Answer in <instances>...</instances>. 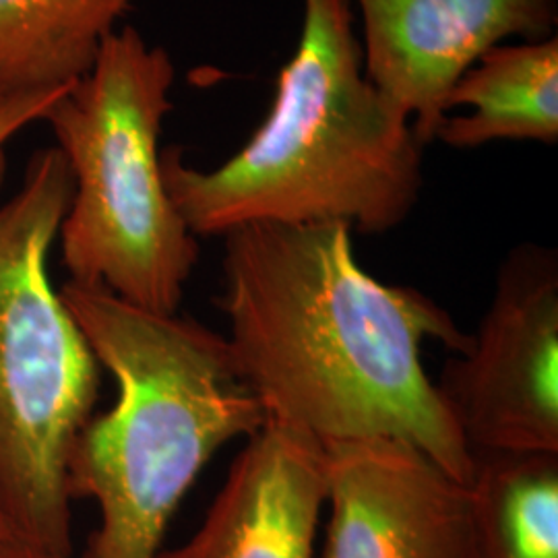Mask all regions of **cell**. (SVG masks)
Segmentation results:
<instances>
[{
	"label": "cell",
	"mask_w": 558,
	"mask_h": 558,
	"mask_svg": "<svg viewBox=\"0 0 558 558\" xmlns=\"http://www.w3.org/2000/svg\"><path fill=\"white\" fill-rule=\"evenodd\" d=\"M174 80L170 54L122 27L44 119L75 184L59 232L69 281L168 315L179 313L199 259L197 236L161 172V124L172 112Z\"/></svg>",
	"instance_id": "277c9868"
},
{
	"label": "cell",
	"mask_w": 558,
	"mask_h": 558,
	"mask_svg": "<svg viewBox=\"0 0 558 558\" xmlns=\"http://www.w3.org/2000/svg\"><path fill=\"white\" fill-rule=\"evenodd\" d=\"M437 391L470 453H558V253L519 244Z\"/></svg>",
	"instance_id": "8992f818"
},
{
	"label": "cell",
	"mask_w": 558,
	"mask_h": 558,
	"mask_svg": "<svg viewBox=\"0 0 558 558\" xmlns=\"http://www.w3.org/2000/svg\"><path fill=\"white\" fill-rule=\"evenodd\" d=\"M345 223H259L223 236L226 336L269 422L323 449L410 442L470 484L474 459L426 375L430 341L463 352L470 333L412 286L360 267Z\"/></svg>",
	"instance_id": "6da1fadb"
},
{
	"label": "cell",
	"mask_w": 558,
	"mask_h": 558,
	"mask_svg": "<svg viewBox=\"0 0 558 558\" xmlns=\"http://www.w3.org/2000/svg\"><path fill=\"white\" fill-rule=\"evenodd\" d=\"M66 89L13 96V98L0 104V184H2L4 170H7L4 145L13 140L21 129L27 126L29 122L46 119L48 110L54 106V101L59 100Z\"/></svg>",
	"instance_id": "4fadbf2b"
},
{
	"label": "cell",
	"mask_w": 558,
	"mask_h": 558,
	"mask_svg": "<svg viewBox=\"0 0 558 558\" xmlns=\"http://www.w3.org/2000/svg\"><path fill=\"white\" fill-rule=\"evenodd\" d=\"M435 141L453 149L495 141L557 145V36L488 50L453 85Z\"/></svg>",
	"instance_id": "30bf717a"
},
{
	"label": "cell",
	"mask_w": 558,
	"mask_h": 558,
	"mask_svg": "<svg viewBox=\"0 0 558 558\" xmlns=\"http://www.w3.org/2000/svg\"><path fill=\"white\" fill-rule=\"evenodd\" d=\"M366 77L435 141L459 77L505 41L557 36L558 0H348Z\"/></svg>",
	"instance_id": "ba28073f"
},
{
	"label": "cell",
	"mask_w": 558,
	"mask_h": 558,
	"mask_svg": "<svg viewBox=\"0 0 558 558\" xmlns=\"http://www.w3.org/2000/svg\"><path fill=\"white\" fill-rule=\"evenodd\" d=\"M0 558H66L52 555L48 550L25 544L21 539L9 538L0 542Z\"/></svg>",
	"instance_id": "5bb4252c"
},
{
	"label": "cell",
	"mask_w": 558,
	"mask_h": 558,
	"mask_svg": "<svg viewBox=\"0 0 558 558\" xmlns=\"http://www.w3.org/2000/svg\"><path fill=\"white\" fill-rule=\"evenodd\" d=\"M325 456L320 558H480L470 484L410 442L359 440Z\"/></svg>",
	"instance_id": "52a82bcc"
},
{
	"label": "cell",
	"mask_w": 558,
	"mask_h": 558,
	"mask_svg": "<svg viewBox=\"0 0 558 558\" xmlns=\"http://www.w3.org/2000/svg\"><path fill=\"white\" fill-rule=\"evenodd\" d=\"M73 189L69 163L50 147L0 205V502L11 538L66 558V465L100 393V362L48 276Z\"/></svg>",
	"instance_id": "5b68a950"
},
{
	"label": "cell",
	"mask_w": 558,
	"mask_h": 558,
	"mask_svg": "<svg viewBox=\"0 0 558 558\" xmlns=\"http://www.w3.org/2000/svg\"><path fill=\"white\" fill-rule=\"evenodd\" d=\"M60 299L119 385L117 403L75 440L71 499H92L100 525L87 558H158L168 525L201 472L230 440L251 439L265 410L240 377L226 336L66 281Z\"/></svg>",
	"instance_id": "3957f363"
},
{
	"label": "cell",
	"mask_w": 558,
	"mask_h": 558,
	"mask_svg": "<svg viewBox=\"0 0 558 558\" xmlns=\"http://www.w3.org/2000/svg\"><path fill=\"white\" fill-rule=\"evenodd\" d=\"M11 538V530H9V521L4 515V509H2V502H0V542Z\"/></svg>",
	"instance_id": "9a60e30c"
},
{
	"label": "cell",
	"mask_w": 558,
	"mask_h": 558,
	"mask_svg": "<svg viewBox=\"0 0 558 558\" xmlns=\"http://www.w3.org/2000/svg\"><path fill=\"white\" fill-rule=\"evenodd\" d=\"M480 558H558V453H474Z\"/></svg>",
	"instance_id": "7c38bea8"
},
{
	"label": "cell",
	"mask_w": 558,
	"mask_h": 558,
	"mask_svg": "<svg viewBox=\"0 0 558 558\" xmlns=\"http://www.w3.org/2000/svg\"><path fill=\"white\" fill-rule=\"evenodd\" d=\"M135 0H0V98L66 89Z\"/></svg>",
	"instance_id": "8fae6325"
},
{
	"label": "cell",
	"mask_w": 558,
	"mask_h": 558,
	"mask_svg": "<svg viewBox=\"0 0 558 558\" xmlns=\"http://www.w3.org/2000/svg\"><path fill=\"white\" fill-rule=\"evenodd\" d=\"M424 143L366 77L348 0H304L299 41L265 119L214 170L161 154L168 197L193 236L279 223L387 234L418 205Z\"/></svg>",
	"instance_id": "7a4b0ae2"
},
{
	"label": "cell",
	"mask_w": 558,
	"mask_h": 558,
	"mask_svg": "<svg viewBox=\"0 0 558 558\" xmlns=\"http://www.w3.org/2000/svg\"><path fill=\"white\" fill-rule=\"evenodd\" d=\"M7 100H9V98H7ZM2 101H4V98H0V104H2Z\"/></svg>",
	"instance_id": "2e32d148"
},
{
	"label": "cell",
	"mask_w": 558,
	"mask_h": 558,
	"mask_svg": "<svg viewBox=\"0 0 558 558\" xmlns=\"http://www.w3.org/2000/svg\"><path fill=\"white\" fill-rule=\"evenodd\" d=\"M327 456L276 422L246 439L199 530L158 558H315Z\"/></svg>",
	"instance_id": "9c48e42d"
}]
</instances>
